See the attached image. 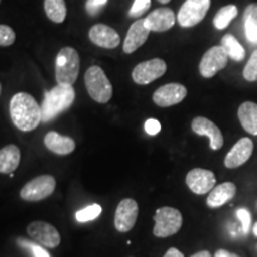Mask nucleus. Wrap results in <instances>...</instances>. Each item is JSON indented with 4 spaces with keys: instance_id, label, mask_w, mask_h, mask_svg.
Instances as JSON below:
<instances>
[{
    "instance_id": "1",
    "label": "nucleus",
    "mask_w": 257,
    "mask_h": 257,
    "mask_svg": "<svg viewBox=\"0 0 257 257\" xmlns=\"http://www.w3.org/2000/svg\"><path fill=\"white\" fill-rule=\"evenodd\" d=\"M10 115L15 126L24 133L35 130L42 121V107L34 96L17 93L10 101Z\"/></svg>"
},
{
    "instance_id": "2",
    "label": "nucleus",
    "mask_w": 257,
    "mask_h": 257,
    "mask_svg": "<svg viewBox=\"0 0 257 257\" xmlns=\"http://www.w3.org/2000/svg\"><path fill=\"white\" fill-rule=\"evenodd\" d=\"M75 99V91L73 86L57 85L44 95L42 104V121L48 123L56 118L63 111L68 110Z\"/></svg>"
},
{
    "instance_id": "3",
    "label": "nucleus",
    "mask_w": 257,
    "mask_h": 257,
    "mask_svg": "<svg viewBox=\"0 0 257 257\" xmlns=\"http://www.w3.org/2000/svg\"><path fill=\"white\" fill-rule=\"evenodd\" d=\"M80 56L74 48L64 47L56 56L55 78L57 85L73 86L78 79Z\"/></svg>"
},
{
    "instance_id": "4",
    "label": "nucleus",
    "mask_w": 257,
    "mask_h": 257,
    "mask_svg": "<svg viewBox=\"0 0 257 257\" xmlns=\"http://www.w3.org/2000/svg\"><path fill=\"white\" fill-rule=\"evenodd\" d=\"M85 85L93 100L106 104L112 98V85L104 70L99 66H92L85 73Z\"/></svg>"
},
{
    "instance_id": "5",
    "label": "nucleus",
    "mask_w": 257,
    "mask_h": 257,
    "mask_svg": "<svg viewBox=\"0 0 257 257\" xmlns=\"http://www.w3.org/2000/svg\"><path fill=\"white\" fill-rule=\"evenodd\" d=\"M155 226H154V236L157 238H166L178 233L182 226V214L174 207H160L155 212Z\"/></svg>"
},
{
    "instance_id": "6",
    "label": "nucleus",
    "mask_w": 257,
    "mask_h": 257,
    "mask_svg": "<svg viewBox=\"0 0 257 257\" xmlns=\"http://www.w3.org/2000/svg\"><path fill=\"white\" fill-rule=\"evenodd\" d=\"M56 180L51 175H41L29 181L22 188L21 198L25 201H40L50 197L55 191Z\"/></svg>"
},
{
    "instance_id": "7",
    "label": "nucleus",
    "mask_w": 257,
    "mask_h": 257,
    "mask_svg": "<svg viewBox=\"0 0 257 257\" xmlns=\"http://www.w3.org/2000/svg\"><path fill=\"white\" fill-rule=\"evenodd\" d=\"M211 0H186L178 14V22L182 28H192L200 23L207 15Z\"/></svg>"
},
{
    "instance_id": "8",
    "label": "nucleus",
    "mask_w": 257,
    "mask_h": 257,
    "mask_svg": "<svg viewBox=\"0 0 257 257\" xmlns=\"http://www.w3.org/2000/svg\"><path fill=\"white\" fill-rule=\"evenodd\" d=\"M229 55L221 46H214L204 54L199 64V70L204 78H213L219 70L224 69L227 64Z\"/></svg>"
},
{
    "instance_id": "9",
    "label": "nucleus",
    "mask_w": 257,
    "mask_h": 257,
    "mask_svg": "<svg viewBox=\"0 0 257 257\" xmlns=\"http://www.w3.org/2000/svg\"><path fill=\"white\" fill-rule=\"evenodd\" d=\"M167 72V63L162 59H152L138 63L133 70V79L137 85H149Z\"/></svg>"
},
{
    "instance_id": "10",
    "label": "nucleus",
    "mask_w": 257,
    "mask_h": 257,
    "mask_svg": "<svg viewBox=\"0 0 257 257\" xmlns=\"http://www.w3.org/2000/svg\"><path fill=\"white\" fill-rule=\"evenodd\" d=\"M28 233L32 239L36 240L44 248H57L61 243L60 232L55 226L46 221H32L28 226Z\"/></svg>"
},
{
    "instance_id": "11",
    "label": "nucleus",
    "mask_w": 257,
    "mask_h": 257,
    "mask_svg": "<svg viewBox=\"0 0 257 257\" xmlns=\"http://www.w3.org/2000/svg\"><path fill=\"white\" fill-rule=\"evenodd\" d=\"M138 204L134 199H123L118 204L114 213V226L119 232H128L136 224Z\"/></svg>"
},
{
    "instance_id": "12",
    "label": "nucleus",
    "mask_w": 257,
    "mask_h": 257,
    "mask_svg": "<svg viewBox=\"0 0 257 257\" xmlns=\"http://www.w3.org/2000/svg\"><path fill=\"white\" fill-rule=\"evenodd\" d=\"M187 95V88L178 82L167 83L157 88L153 95V100L160 107H169L181 102Z\"/></svg>"
},
{
    "instance_id": "13",
    "label": "nucleus",
    "mask_w": 257,
    "mask_h": 257,
    "mask_svg": "<svg viewBox=\"0 0 257 257\" xmlns=\"http://www.w3.org/2000/svg\"><path fill=\"white\" fill-rule=\"evenodd\" d=\"M217 179L212 170L194 168L186 176V184L195 194L202 195L211 192L216 186Z\"/></svg>"
},
{
    "instance_id": "14",
    "label": "nucleus",
    "mask_w": 257,
    "mask_h": 257,
    "mask_svg": "<svg viewBox=\"0 0 257 257\" xmlns=\"http://www.w3.org/2000/svg\"><path fill=\"white\" fill-rule=\"evenodd\" d=\"M192 130L199 136H207L210 138V147L212 150H219L223 147L224 137L220 128L207 118H194L192 121Z\"/></svg>"
},
{
    "instance_id": "15",
    "label": "nucleus",
    "mask_w": 257,
    "mask_h": 257,
    "mask_svg": "<svg viewBox=\"0 0 257 257\" xmlns=\"http://www.w3.org/2000/svg\"><path fill=\"white\" fill-rule=\"evenodd\" d=\"M253 143L248 137H243L231 148V150L225 156L224 165L226 168L233 169L243 166L252 155Z\"/></svg>"
},
{
    "instance_id": "16",
    "label": "nucleus",
    "mask_w": 257,
    "mask_h": 257,
    "mask_svg": "<svg viewBox=\"0 0 257 257\" xmlns=\"http://www.w3.org/2000/svg\"><path fill=\"white\" fill-rule=\"evenodd\" d=\"M88 36L92 43L106 49H114L120 43L119 34L113 28L105 24H96L92 27Z\"/></svg>"
},
{
    "instance_id": "17",
    "label": "nucleus",
    "mask_w": 257,
    "mask_h": 257,
    "mask_svg": "<svg viewBox=\"0 0 257 257\" xmlns=\"http://www.w3.org/2000/svg\"><path fill=\"white\" fill-rule=\"evenodd\" d=\"M150 30L147 28L144 18H140L131 25L128 29L126 37H125L123 50L126 54H133L138 48L142 47L149 37Z\"/></svg>"
},
{
    "instance_id": "18",
    "label": "nucleus",
    "mask_w": 257,
    "mask_h": 257,
    "mask_svg": "<svg viewBox=\"0 0 257 257\" xmlns=\"http://www.w3.org/2000/svg\"><path fill=\"white\" fill-rule=\"evenodd\" d=\"M147 28L150 31L163 32L174 27L176 17L174 11L168 8L156 9L144 18Z\"/></svg>"
},
{
    "instance_id": "19",
    "label": "nucleus",
    "mask_w": 257,
    "mask_h": 257,
    "mask_svg": "<svg viewBox=\"0 0 257 257\" xmlns=\"http://www.w3.org/2000/svg\"><path fill=\"white\" fill-rule=\"evenodd\" d=\"M237 187L233 182H224L214 187L208 194L206 204L210 208H218L232 200L236 195Z\"/></svg>"
},
{
    "instance_id": "20",
    "label": "nucleus",
    "mask_w": 257,
    "mask_h": 257,
    "mask_svg": "<svg viewBox=\"0 0 257 257\" xmlns=\"http://www.w3.org/2000/svg\"><path fill=\"white\" fill-rule=\"evenodd\" d=\"M44 144L51 153L57 155H68L75 150V142L73 138L50 131L44 137Z\"/></svg>"
},
{
    "instance_id": "21",
    "label": "nucleus",
    "mask_w": 257,
    "mask_h": 257,
    "mask_svg": "<svg viewBox=\"0 0 257 257\" xmlns=\"http://www.w3.org/2000/svg\"><path fill=\"white\" fill-rule=\"evenodd\" d=\"M21 162V150L15 144H9L0 150V173L11 174Z\"/></svg>"
},
{
    "instance_id": "22",
    "label": "nucleus",
    "mask_w": 257,
    "mask_h": 257,
    "mask_svg": "<svg viewBox=\"0 0 257 257\" xmlns=\"http://www.w3.org/2000/svg\"><path fill=\"white\" fill-rule=\"evenodd\" d=\"M238 119L246 133L257 136V104L245 101L238 108Z\"/></svg>"
},
{
    "instance_id": "23",
    "label": "nucleus",
    "mask_w": 257,
    "mask_h": 257,
    "mask_svg": "<svg viewBox=\"0 0 257 257\" xmlns=\"http://www.w3.org/2000/svg\"><path fill=\"white\" fill-rule=\"evenodd\" d=\"M44 10L48 18L54 23H63L67 16L64 0H44Z\"/></svg>"
},
{
    "instance_id": "24",
    "label": "nucleus",
    "mask_w": 257,
    "mask_h": 257,
    "mask_svg": "<svg viewBox=\"0 0 257 257\" xmlns=\"http://www.w3.org/2000/svg\"><path fill=\"white\" fill-rule=\"evenodd\" d=\"M221 47L224 48L225 51L227 53V55L231 59L240 62L245 57V49L242 47V44L237 41L236 37H233L232 35L227 34L221 38Z\"/></svg>"
},
{
    "instance_id": "25",
    "label": "nucleus",
    "mask_w": 257,
    "mask_h": 257,
    "mask_svg": "<svg viewBox=\"0 0 257 257\" xmlns=\"http://www.w3.org/2000/svg\"><path fill=\"white\" fill-rule=\"evenodd\" d=\"M237 15H238V10H237L234 5L224 6V8H221L219 11L217 12V15L214 16V27L219 29V30H223V29L229 27V24L237 17Z\"/></svg>"
},
{
    "instance_id": "26",
    "label": "nucleus",
    "mask_w": 257,
    "mask_h": 257,
    "mask_svg": "<svg viewBox=\"0 0 257 257\" xmlns=\"http://www.w3.org/2000/svg\"><path fill=\"white\" fill-rule=\"evenodd\" d=\"M102 208L100 205L98 204H93L91 206H87L83 210H80L75 213V218L76 220L80 221V223H86V221L93 220L95 219L96 217L100 216Z\"/></svg>"
},
{
    "instance_id": "27",
    "label": "nucleus",
    "mask_w": 257,
    "mask_h": 257,
    "mask_svg": "<svg viewBox=\"0 0 257 257\" xmlns=\"http://www.w3.org/2000/svg\"><path fill=\"white\" fill-rule=\"evenodd\" d=\"M243 76L246 81H257V49L251 54L248 63L244 67Z\"/></svg>"
},
{
    "instance_id": "28",
    "label": "nucleus",
    "mask_w": 257,
    "mask_h": 257,
    "mask_svg": "<svg viewBox=\"0 0 257 257\" xmlns=\"http://www.w3.org/2000/svg\"><path fill=\"white\" fill-rule=\"evenodd\" d=\"M152 0H135L133 8L128 11V16L133 18H140L149 10Z\"/></svg>"
},
{
    "instance_id": "29",
    "label": "nucleus",
    "mask_w": 257,
    "mask_h": 257,
    "mask_svg": "<svg viewBox=\"0 0 257 257\" xmlns=\"http://www.w3.org/2000/svg\"><path fill=\"white\" fill-rule=\"evenodd\" d=\"M16 34L9 25H0V46L9 47L15 43Z\"/></svg>"
},
{
    "instance_id": "30",
    "label": "nucleus",
    "mask_w": 257,
    "mask_h": 257,
    "mask_svg": "<svg viewBox=\"0 0 257 257\" xmlns=\"http://www.w3.org/2000/svg\"><path fill=\"white\" fill-rule=\"evenodd\" d=\"M236 214L240 221V225H242L243 232L248 233L250 226H251V214H250V212L246 208H239V210H237Z\"/></svg>"
},
{
    "instance_id": "31",
    "label": "nucleus",
    "mask_w": 257,
    "mask_h": 257,
    "mask_svg": "<svg viewBox=\"0 0 257 257\" xmlns=\"http://www.w3.org/2000/svg\"><path fill=\"white\" fill-rule=\"evenodd\" d=\"M106 3H107V0H87L86 2V11L91 16L99 15L102 8L106 5Z\"/></svg>"
},
{
    "instance_id": "32",
    "label": "nucleus",
    "mask_w": 257,
    "mask_h": 257,
    "mask_svg": "<svg viewBox=\"0 0 257 257\" xmlns=\"http://www.w3.org/2000/svg\"><path fill=\"white\" fill-rule=\"evenodd\" d=\"M243 18L244 23L249 22V23H253L257 25V3H252V4L246 6Z\"/></svg>"
},
{
    "instance_id": "33",
    "label": "nucleus",
    "mask_w": 257,
    "mask_h": 257,
    "mask_svg": "<svg viewBox=\"0 0 257 257\" xmlns=\"http://www.w3.org/2000/svg\"><path fill=\"white\" fill-rule=\"evenodd\" d=\"M19 243L22 244V245H25L28 246V248H30V250L32 252H34L35 257H50L49 253H48V251L46 249L41 248V246L36 245V244H32L30 242H27V240H19Z\"/></svg>"
},
{
    "instance_id": "34",
    "label": "nucleus",
    "mask_w": 257,
    "mask_h": 257,
    "mask_svg": "<svg viewBox=\"0 0 257 257\" xmlns=\"http://www.w3.org/2000/svg\"><path fill=\"white\" fill-rule=\"evenodd\" d=\"M146 131L149 135H157L161 131V124L160 121L157 119H153V118H150V119H148L146 121Z\"/></svg>"
},
{
    "instance_id": "35",
    "label": "nucleus",
    "mask_w": 257,
    "mask_h": 257,
    "mask_svg": "<svg viewBox=\"0 0 257 257\" xmlns=\"http://www.w3.org/2000/svg\"><path fill=\"white\" fill-rule=\"evenodd\" d=\"M163 257H185L184 253L180 251L179 249L176 248H170L168 249V251H167Z\"/></svg>"
},
{
    "instance_id": "36",
    "label": "nucleus",
    "mask_w": 257,
    "mask_h": 257,
    "mask_svg": "<svg viewBox=\"0 0 257 257\" xmlns=\"http://www.w3.org/2000/svg\"><path fill=\"white\" fill-rule=\"evenodd\" d=\"M214 257H240V256L236 255V253H233V252L227 251V250H225V249H219V250H217L216 253H214Z\"/></svg>"
},
{
    "instance_id": "37",
    "label": "nucleus",
    "mask_w": 257,
    "mask_h": 257,
    "mask_svg": "<svg viewBox=\"0 0 257 257\" xmlns=\"http://www.w3.org/2000/svg\"><path fill=\"white\" fill-rule=\"evenodd\" d=\"M191 257H213V256H212L210 251H207V250H202V251L194 253V255H192Z\"/></svg>"
},
{
    "instance_id": "38",
    "label": "nucleus",
    "mask_w": 257,
    "mask_h": 257,
    "mask_svg": "<svg viewBox=\"0 0 257 257\" xmlns=\"http://www.w3.org/2000/svg\"><path fill=\"white\" fill-rule=\"evenodd\" d=\"M252 231H253V234H255V236L257 237V223L253 225V229H252Z\"/></svg>"
},
{
    "instance_id": "39",
    "label": "nucleus",
    "mask_w": 257,
    "mask_h": 257,
    "mask_svg": "<svg viewBox=\"0 0 257 257\" xmlns=\"http://www.w3.org/2000/svg\"><path fill=\"white\" fill-rule=\"evenodd\" d=\"M159 2L161 3V4H168L170 0H159Z\"/></svg>"
},
{
    "instance_id": "40",
    "label": "nucleus",
    "mask_w": 257,
    "mask_h": 257,
    "mask_svg": "<svg viewBox=\"0 0 257 257\" xmlns=\"http://www.w3.org/2000/svg\"><path fill=\"white\" fill-rule=\"evenodd\" d=\"M255 44H257V38H256V41H255Z\"/></svg>"
}]
</instances>
